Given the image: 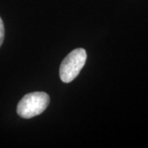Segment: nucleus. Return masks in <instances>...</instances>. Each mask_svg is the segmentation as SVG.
<instances>
[{"label": "nucleus", "instance_id": "1", "mask_svg": "<svg viewBox=\"0 0 148 148\" xmlns=\"http://www.w3.org/2000/svg\"><path fill=\"white\" fill-rule=\"evenodd\" d=\"M49 104V96L45 92L36 91L26 95L19 101L16 112L23 119H32L42 114Z\"/></svg>", "mask_w": 148, "mask_h": 148}, {"label": "nucleus", "instance_id": "2", "mask_svg": "<svg viewBox=\"0 0 148 148\" xmlns=\"http://www.w3.org/2000/svg\"><path fill=\"white\" fill-rule=\"evenodd\" d=\"M86 58V51L82 48L76 49L69 53L60 65V79L65 83H69L73 81L84 67Z\"/></svg>", "mask_w": 148, "mask_h": 148}, {"label": "nucleus", "instance_id": "3", "mask_svg": "<svg viewBox=\"0 0 148 148\" xmlns=\"http://www.w3.org/2000/svg\"><path fill=\"white\" fill-rule=\"evenodd\" d=\"M4 33H5V31H4V25H3V20L1 19L0 17V46L3 45V40H4Z\"/></svg>", "mask_w": 148, "mask_h": 148}]
</instances>
